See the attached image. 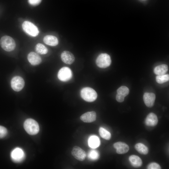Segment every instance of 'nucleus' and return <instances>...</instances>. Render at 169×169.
Returning a JSON list of instances; mask_svg holds the SVG:
<instances>
[{
  "mask_svg": "<svg viewBox=\"0 0 169 169\" xmlns=\"http://www.w3.org/2000/svg\"><path fill=\"white\" fill-rule=\"evenodd\" d=\"M117 94L125 97L129 94V90L127 87L123 86L119 87L117 90Z\"/></svg>",
  "mask_w": 169,
  "mask_h": 169,
  "instance_id": "nucleus-24",
  "label": "nucleus"
},
{
  "mask_svg": "<svg viewBox=\"0 0 169 169\" xmlns=\"http://www.w3.org/2000/svg\"><path fill=\"white\" fill-rule=\"evenodd\" d=\"M168 70L167 65L165 64H162L155 67L154 72L155 74L159 75L165 74Z\"/></svg>",
  "mask_w": 169,
  "mask_h": 169,
  "instance_id": "nucleus-18",
  "label": "nucleus"
},
{
  "mask_svg": "<svg viewBox=\"0 0 169 169\" xmlns=\"http://www.w3.org/2000/svg\"><path fill=\"white\" fill-rule=\"evenodd\" d=\"M143 99L145 105L148 107H151L154 105L156 96L153 93L146 92L143 95Z\"/></svg>",
  "mask_w": 169,
  "mask_h": 169,
  "instance_id": "nucleus-10",
  "label": "nucleus"
},
{
  "mask_svg": "<svg viewBox=\"0 0 169 169\" xmlns=\"http://www.w3.org/2000/svg\"><path fill=\"white\" fill-rule=\"evenodd\" d=\"M43 40L45 44L51 46H56L58 44L57 38L55 36L52 35L45 36Z\"/></svg>",
  "mask_w": 169,
  "mask_h": 169,
  "instance_id": "nucleus-16",
  "label": "nucleus"
},
{
  "mask_svg": "<svg viewBox=\"0 0 169 169\" xmlns=\"http://www.w3.org/2000/svg\"><path fill=\"white\" fill-rule=\"evenodd\" d=\"M156 81L159 84H162L169 81V74H163L159 75L156 76Z\"/></svg>",
  "mask_w": 169,
  "mask_h": 169,
  "instance_id": "nucleus-23",
  "label": "nucleus"
},
{
  "mask_svg": "<svg viewBox=\"0 0 169 169\" xmlns=\"http://www.w3.org/2000/svg\"><path fill=\"white\" fill-rule=\"evenodd\" d=\"M61 58L63 62L68 64H72L75 60L74 55L68 51H63L61 54Z\"/></svg>",
  "mask_w": 169,
  "mask_h": 169,
  "instance_id": "nucleus-11",
  "label": "nucleus"
},
{
  "mask_svg": "<svg viewBox=\"0 0 169 169\" xmlns=\"http://www.w3.org/2000/svg\"><path fill=\"white\" fill-rule=\"evenodd\" d=\"M28 59L30 64L33 65H36L39 64L42 59L40 57L37 53L31 52L27 56Z\"/></svg>",
  "mask_w": 169,
  "mask_h": 169,
  "instance_id": "nucleus-14",
  "label": "nucleus"
},
{
  "mask_svg": "<svg viewBox=\"0 0 169 169\" xmlns=\"http://www.w3.org/2000/svg\"><path fill=\"white\" fill-rule=\"evenodd\" d=\"M96 115L95 112L91 111L88 112L82 115L80 119L84 122L90 123L96 120Z\"/></svg>",
  "mask_w": 169,
  "mask_h": 169,
  "instance_id": "nucleus-13",
  "label": "nucleus"
},
{
  "mask_svg": "<svg viewBox=\"0 0 169 169\" xmlns=\"http://www.w3.org/2000/svg\"><path fill=\"white\" fill-rule=\"evenodd\" d=\"M10 155L12 160L16 163L22 162L25 157L24 151L19 147H16L11 152Z\"/></svg>",
  "mask_w": 169,
  "mask_h": 169,
  "instance_id": "nucleus-6",
  "label": "nucleus"
},
{
  "mask_svg": "<svg viewBox=\"0 0 169 169\" xmlns=\"http://www.w3.org/2000/svg\"><path fill=\"white\" fill-rule=\"evenodd\" d=\"M88 156L89 158L90 159L94 160H97L98 158L99 155L97 151L93 150L89 152Z\"/></svg>",
  "mask_w": 169,
  "mask_h": 169,
  "instance_id": "nucleus-25",
  "label": "nucleus"
},
{
  "mask_svg": "<svg viewBox=\"0 0 169 169\" xmlns=\"http://www.w3.org/2000/svg\"><path fill=\"white\" fill-rule=\"evenodd\" d=\"M100 143L99 138L96 136H91L88 140V144L90 147L93 148L98 147Z\"/></svg>",
  "mask_w": 169,
  "mask_h": 169,
  "instance_id": "nucleus-19",
  "label": "nucleus"
},
{
  "mask_svg": "<svg viewBox=\"0 0 169 169\" xmlns=\"http://www.w3.org/2000/svg\"><path fill=\"white\" fill-rule=\"evenodd\" d=\"M135 149L140 153L146 155L148 152V149L147 147L141 143H138L135 145Z\"/></svg>",
  "mask_w": 169,
  "mask_h": 169,
  "instance_id": "nucleus-20",
  "label": "nucleus"
},
{
  "mask_svg": "<svg viewBox=\"0 0 169 169\" xmlns=\"http://www.w3.org/2000/svg\"><path fill=\"white\" fill-rule=\"evenodd\" d=\"M0 44L2 48L7 52L13 51L16 47V44L14 39L10 36L6 35L1 38Z\"/></svg>",
  "mask_w": 169,
  "mask_h": 169,
  "instance_id": "nucleus-3",
  "label": "nucleus"
},
{
  "mask_svg": "<svg viewBox=\"0 0 169 169\" xmlns=\"http://www.w3.org/2000/svg\"><path fill=\"white\" fill-rule=\"evenodd\" d=\"M129 160L131 165L135 167H139L142 164V160L140 157L136 155H132L129 157Z\"/></svg>",
  "mask_w": 169,
  "mask_h": 169,
  "instance_id": "nucleus-17",
  "label": "nucleus"
},
{
  "mask_svg": "<svg viewBox=\"0 0 169 169\" xmlns=\"http://www.w3.org/2000/svg\"><path fill=\"white\" fill-rule=\"evenodd\" d=\"M57 76L59 80L63 82H66L72 78V72L69 68L64 67L59 70Z\"/></svg>",
  "mask_w": 169,
  "mask_h": 169,
  "instance_id": "nucleus-7",
  "label": "nucleus"
},
{
  "mask_svg": "<svg viewBox=\"0 0 169 169\" xmlns=\"http://www.w3.org/2000/svg\"><path fill=\"white\" fill-rule=\"evenodd\" d=\"M147 168L148 169H160L161 168L158 164L155 162H152L148 166Z\"/></svg>",
  "mask_w": 169,
  "mask_h": 169,
  "instance_id": "nucleus-27",
  "label": "nucleus"
},
{
  "mask_svg": "<svg viewBox=\"0 0 169 169\" xmlns=\"http://www.w3.org/2000/svg\"><path fill=\"white\" fill-rule=\"evenodd\" d=\"M24 81L23 79L19 76H16L12 79L11 85L12 89L15 91H19L23 88Z\"/></svg>",
  "mask_w": 169,
  "mask_h": 169,
  "instance_id": "nucleus-8",
  "label": "nucleus"
},
{
  "mask_svg": "<svg viewBox=\"0 0 169 169\" xmlns=\"http://www.w3.org/2000/svg\"><path fill=\"white\" fill-rule=\"evenodd\" d=\"M42 0H28L30 4L33 6H37L39 4Z\"/></svg>",
  "mask_w": 169,
  "mask_h": 169,
  "instance_id": "nucleus-28",
  "label": "nucleus"
},
{
  "mask_svg": "<svg viewBox=\"0 0 169 169\" xmlns=\"http://www.w3.org/2000/svg\"><path fill=\"white\" fill-rule=\"evenodd\" d=\"M81 98L84 100L88 102L95 101L97 98V94L93 89L89 87L82 88L80 91Z\"/></svg>",
  "mask_w": 169,
  "mask_h": 169,
  "instance_id": "nucleus-2",
  "label": "nucleus"
},
{
  "mask_svg": "<svg viewBox=\"0 0 169 169\" xmlns=\"http://www.w3.org/2000/svg\"><path fill=\"white\" fill-rule=\"evenodd\" d=\"M35 50L36 52L41 54H45L48 51L47 48L44 45L40 43H38L36 45Z\"/></svg>",
  "mask_w": 169,
  "mask_h": 169,
  "instance_id": "nucleus-21",
  "label": "nucleus"
},
{
  "mask_svg": "<svg viewBox=\"0 0 169 169\" xmlns=\"http://www.w3.org/2000/svg\"><path fill=\"white\" fill-rule=\"evenodd\" d=\"M8 133L7 129L4 127L0 125V138L5 137Z\"/></svg>",
  "mask_w": 169,
  "mask_h": 169,
  "instance_id": "nucleus-26",
  "label": "nucleus"
},
{
  "mask_svg": "<svg viewBox=\"0 0 169 169\" xmlns=\"http://www.w3.org/2000/svg\"><path fill=\"white\" fill-rule=\"evenodd\" d=\"M158 122L157 117L156 115L153 113H150L148 115L145 120L146 125L149 126H156Z\"/></svg>",
  "mask_w": 169,
  "mask_h": 169,
  "instance_id": "nucleus-15",
  "label": "nucleus"
},
{
  "mask_svg": "<svg viewBox=\"0 0 169 169\" xmlns=\"http://www.w3.org/2000/svg\"><path fill=\"white\" fill-rule=\"evenodd\" d=\"M113 146L116 149V152L119 154H124L128 152L129 150V146L125 143L118 142L113 144Z\"/></svg>",
  "mask_w": 169,
  "mask_h": 169,
  "instance_id": "nucleus-12",
  "label": "nucleus"
},
{
  "mask_svg": "<svg viewBox=\"0 0 169 169\" xmlns=\"http://www.w3.org/2000/svg\"><path fill=\"white\" fill-rule=\"evenodd\" d=\"M99 134L103 138L106 140H109L111 138L110 133L103 127H100L99 130Z\"/></svg>",
  "mask_w": 169,
  "mask_h": 169,
  "instance_id": "nucleus-22",
  "label": "nucleus"
},
{
  "mask_svg": "<svg viewBox=\"0 0 169 169\" xmlns=\"http://www.w3.org/2000/svg\"><path fill=\"white\" fill-rule=\"evenodd\" d=\"M110 56L106 53H102L99 54L96 60L97 65L101 68H105L109 67L111 63Z\"/></svg>",
  "mask_w": 169,
  "mask_h": 169,
  "instance_id": "nucleus-4",
  "label": "nucleus"
},
{
  "mask_svg": "<svg viewBox=\"0 0 169 169\" xmlns=\"http://www.w3.org/2000/svg\"><path fill=\"white\" fill-rule=\"evenodd\" d=\"M125 97L120 95L117 94L116 96V100L119 102H123L124 100Z\"/></svg>",
  "mask_w": 169,
  "mask_h": 169,
  "instance_id": "nucleus-29",
  "label": "nucleus"
},
{
  "mask_svg": "<svg viewBox=\"0 0 169 169\" xmlns=\"http://www.w3.org/2000/svg\"><path fill=\"white\" fill-rule=\"evenodd\" d=\"M71 154L75 159L80 161H84L86 156L85 151L81 148L77 146L73 147Z\"/></svg>",
  "mask_w": 169,
  "mask_h": 169,
  "instance_id": "nucleus-9",
  "label": "nucleus"
},
{
  "mask_svg": "<svg viewBox=\"0 0 169 169\" xmlns=\"http://www.w3.org/2000/svg\"><path fill=\"white\" fill-rule=\"evenodd\" d=\"M23 126L26 131L30 135H36L39 131V128L38 123L32 119H26L24 123Z\"/></svg>",
  "mask_w": 169,
  "mask_h": 169,
  "instance_id": "nucleus-1",
  "label": "nucleus"
},
{
  "mask_svg": "<svg viewBox=\"0 0 169 169\" xmlns=\"http://www.w3.org/2000/svg\"><path fill=\"white\" fill-rule=\"evenodd\" d=\"M22 27L24 32L30 36L35 37L38 35L39 33L37 27L29 21L24 22Z\"/></svg>",
  "mask_w": 169,
  "mask_h": 169,
  "instance_id": "nucleus-5",
  "label": "nucleus"
}]
</instances>
